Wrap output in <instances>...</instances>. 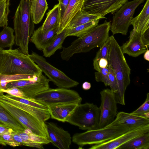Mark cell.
Instances as JSON below:
<instances>
[{"mask_svg": "<svg viewBox=\"0 0 149 149\" xmlns=\"http://www.w3.org/2000/svg\"><path fill=\"white\" fill-rule=\"evenodd\" d=\"M109 45L108 60L115 75L117 91L115 93L117 103L125 105V94L130 82L131 69L127 63L121 47L113 36L109 37Z\"/></svg>", "mask_w": 149, "mask_h": 149, "instance_id": "cell-1", "label": "cell"}, {"mask_svg": "<svg viewBox=\"0 0 149 149\" xmlns=\"http://www.w3.org/2000/svg\"><path fill=\"white\" fill-rule=\"evenodd\" d=\"M111 22L105 20L75 40L68 47H64L60 53L61 58L68 61L75 54L87 52L94 48L100 47L109 37Z\"/></svg>", "mask_w": 149, "mask_h": 149, "instance_id": "cell-2", "label": "cell"}, {"mask_svg": "<svg viewBox=\"0 0 149 149\" xmlns=\"http://www.w3.org/2000/svg\"><path fill=\"white\" fill-rule=\"evenodd\" d=\"M0 73L5 75H38L42 72L38 65L18 48L0 51Z\"/></svg>", "mask_w": 149, "mask_h": 149, "instance_id": "cell-3", "label": "cell"}, {"mask_svg": "<svg viewBox=\"0 0 149 149\" xmlns=\"http://www.w3.org/2000/svg\"><path fill=\"white\" fill-rule=\"evenodd\" d=\"M29 0H20L13 19L15 44L24 54L29 55L28 44L34 31L30 13Z\"/></svg>", "mask_w": 149, "mask_h": 149, "instance_id": "cell-4", "label": "cell"}, {"mask_svg": "<svg viewBox=\"0 0 149 149\" xmlns=\"http://www.w3.org/2000/svg\"><path fill=\"white\" fill-rule=\"evenodd\" d=\"M135 128L107 126L102 128L87 130L84 132L75 133L72 136V141L74 143L81 146L97 145L114 139Z\"/></svg>", "mask_w": 149, "mask_h": 149, "instance_id": "cell-5", "label": "cell"}, {"mask_svg": "<svg viewBox=\"0 0 149 149\" xmlns=\"http://www.w3.org/2000/svg\"><path fill=\"white\" fill-rule=\"evenodd\" d=\"M100 109L93 103L79 104L67 122L78 127L83 130H90L98 128Z\"/></svg>", "mask_w": 149, "mask_h": 149, "instance_id": "cell-6", "label": "cell"}, {"mask_svg": "<svg viewBox=\"0 0 149 149\" xmlns=\"http://www.w3.org/2000/svg\"><path fill=\"white\" fill-rule=\"evenodd\" d=\"M0 105L19 121L25 129H29L34 133L45 137L49 140L45 122L0 99Z\"/></svg>", "mask_w": 149, "mask_h": 149, "instance_id": "cell-7", "label": "cell"}, {"mask_svg": "<svg viewBox=\"0 0 149 149\" xmlns=\"http://www.w3.org/2000/svg\"><path fill=\"white\" fill-rule=\"evenodd\" d=\"M28 56L48 77L49 81L58 88L69 89L79 85L78 82L72 79L62 71L51 65L42 56L34 52Z\"/></svg>", "mask_w": 149, "mask_h": 149, "instance_id": "cell-8", "label": "cell"}, {"mask_svg": "<svg viewBox=\"0 0 149 149\" xmlns=\"http://www.w3.org/2000/svg\"><path fill=\"white\" fill-rule=\"evenodd\" d=\"M34 99L47 106L69 103H81L82 98L76 91L58 88L48 89L36 95Z\"/></svg>", "mask_w": 149, "mask_h": 149, "instance_id": "cell-9", "label": "cell"}, {"mask_svg": "<svg viewBox=\"0 0 149 149\" xmlns=\"http://www.w3.org/2000/svg\"><path fill=\"white\" fill-rule=\"evenodd\" d=\"M145 0H133L127 1L113 15L110 29L113 34L120 33L127 35L135 10Z\"/></svg>", "mask_w": 149, "mask_h": 149, "instance_id": "cell-10", "label": "cell"}, {"mask_svg": "<svg viewBox=\"0 0 149 149\" xmlns=\"http://www.w3.org/2000/svg\"><path fill=\"white\" fill-rule=\"evenodd\" d=\"M50 81L42 74L33 75L29 77L10 82L6 85L7 89L17 88L25 97L34 98L37 94L49 88Z\"/></svg>", "mask_w": 149, "mask_h": 149, "instance_id": "cell-11", "label": "cell"}, {"mask_svg": "<svg viewBox=\"0 0 149 149\" xmlns=\"http://www.w3.org/2000/svg\"><path fill=\"white\" fill-rule=\"evenodd\" d=\"M101 103L98 128L106 127L112 123L117 113V102L115 93L106 88L100 92Z\"/></svg>", "mask_w": 149, "mask_h": 149, "instance_id": "cell-12", "label": "cell"}, {"mask_svg": "<svg viewBox=\"0 0 149 149\" xmlns=\"http://www.w3.org/2000/svg\"><path fill=\"white\" fill-rule=\"evenodd\" d=\"M128 0H85L82 10L106 18L104 16L117 11Z\"/></svg>", "mask_w": 149, "mask_h": 149, "instance_id": "cell-13", "label": "cell"}, {"mask_svg": "<svg viewBox=\"0 0 149 149\" xmlns=\"http://www.w3.org/2000/svg\"><path fill=\"white\" fill-rule=\"evenodd\" d=\"M149 132V124L131 129L110 140L94 145L90 149H117L120 146L136 136Z\"/></svg>", "mask_w": 149, "mask_h": 149, "instance_id": "cell-14", "label": "cell"}, {"mask_svg": "<svg viewBox=\"0 0 149 149\" xmlns=\"http://www.w3.org/2000/svg\"><path fill=\"white\" fill-rule=\"evenodd\" d=\"M45 123L50 143L59 149H69L72 140L70 133L53 123Z\"/></svg>", "mask_w": 149, "mask_h": 149, "instance_id": "cell-15", "label": "cell"}, {"mask_svg": "<svg viewBox=\"0 0 149 149\" xmlns=\"http://www.w3.org/2000/svg\"><path fill=\"white\" fill-rule=\"evenodd\" d=\"M141 36L140 33L132 29L128 40L121 47L123 53L134 57L144 53L147 49L142 42Z\"/></svg>", "mask_w": 149, "mask_h": 149, "instance_id": "cell-16", "label": "cell"}, {"mask_svg": "<svg viewBox=\"0 0 149 149\" xmlns=\"http://www.w3.org/2000/svg\"><path fill=\"white\" fill-rule=\"evenodd\" d=\"M149 124V118L135 115L131 113L120 111L117 113L113 121L107 126H123L135 128Z\"/></svg>", "mask_w": 149, "mask_h": 149, "instance_id": "cell-17", "label": "cell"}, {"mask_svg": "<svg viewBox=\"0 0 149 149\" xmlns=\"http://www.w3.org/2000/svg\"><path fill=\"white\" fill-rule=\"evenodd\" d=\"M58 27L48 31H44L41 27L35 30L30 40L38 50L43 51L49 46L56 38Z\"/></svg>", "mask_w": 149, "mask_h": 149, "instance_id": "cell-18", "label": "cell"}, {"mask_svg": "<svg viewBox=\"0 0 149 149\" xmlns=\"http://www.w3.org/2000/svg\"><path fill=\"white\" fill-rule=\"evenodd\" d=\"M77 103H69L47 105L50 117L63 123L67 122L77 106Z\"/></svg>", "mask_w": 149, "mask_h": 149, "instance_id": "cell-19", "label": "cell"}, {"mask_svg": "<svg viewBox=\"0 0 149 149\" xmlns=\"http://www.w3.org/2000/svg\"><path fill=\"white\" fill-rule=\"evenodd\" d=\"M0 99L27 112L44 122L49 120L50 117L48 110L39 109L23 104L6 97L3 93H0Z\"/></svg>", "mask_w": 149, "mask_h": 149, "instance_id": "cell-20", "label": "cell"}, {"mask_svg": "<svg viewBox=\"0 0 149 149\" xmlns=\"http://www.w3.org/2000/svg\"><path fill=\"white\" fill-rule=\"evenodd\" d=\"M85 0H70L65 12L61 17L56 33L67 28L72 19L83 7Z\"/></svg>", "mask_w": 149, "mask_h": 149, "instance_id": "cell-21", "label": "cell"}, {"mask_svg": "<svg viewBox=\"0 0 149 149\" xmlns=\"http://www.w3.org/2000/svg\"><path fill=\"white\" fill-rule=\"evenodd\" d=\"M16 132L23 140V146L43 149L44 145L50 143L47 138L37 135L28 129L24 131Z\"/></svg>", "mask_w": 149, "mask_h": 149, "instance_id": "cell-22", "label": "cell"}, {"mask_svg": "<svg viewBox=\"0 0 149 149\" xmlns=\"http://www.w3.org/2000/svg\"><path fill=\"white\" fill-rule=\"evenodd\" d=\"M133 30L141 35L149 29V0H146L140 13L132 18L130 23Z\"/></svg>", "mask_w": 149, "mask_h": 149, "instance_id": "cell-23", "label": "cell"}, {"mask_svg": "<svg viewBox=\"0 0 149 149\" xmlns=\"http://www.w3.org/2000/svg\"><path fill=\"white\" fill-rule=\"evenodd\" d=\"M61 17V6L58 3L47 13L46 19L41 26L42 30L45 31L58 27Z\"/></svg>", "mask_w": 149, "mask_h": 149, "instance_id": "cell-24", "label": "cell"}, {"mask_svg": "<svg viewBox=\"0 0 149 149\" xmlns=\"http://www.w3.org/2000/svg\"><path fill=\"white\" fill-rule=\"evenodd\" d=\"M30 13L34 24L39 23L48 9L46 0H29Z\"/></svg>", "mask_w": 149, "mask_h": 149, "instance_id": "cell-25", "label": "cell"}, {"mask_svg": "<svg viewBox=\"0 0 149 149\" xmlns=\"http://www.w3.org/2000/svg\"><path fill=\"white\" fill-rule=\"evenodd\" d=\"M0 126L12 129L14 131L22 132L25 128L0 105Z\"/></svg>", "mask_w": 149, "mask_h": 149, "instance_id": "cell-26", "label": "cell"}, {"mask_svg": "<svg viewBox=\"0 0 149 149\" xmlns=\"http://www.w3.org/2000/svg\"><path fill=\"white\" fill-rule=\"evenodd\" d=\"M149 132L143 134L120 146L117 149H149Z\"/></svg>", "mask_w": 149, "mask_h": 149, "instance_id": "cell-27", "label": "cell"}, {"mask_svg": "<svg viewBox=\"0 0 149 149\" xmlns=\"http://www.w3.org/2000/svg\"><path fill=\"white\" fill-rule=\"evenodd\" d=\"M104 18L89 13L81 10L72 18L67 28H74L94 20H100Z\"/></svg>", "mask_w": 149, "mask_h": 149, "instance_id": "cell-28", "label": "cell"}, {"mask_svg": "<svg viewBox=\"0 0 149 149\" xmlns=\"http://www.w3.org/2000/svg\"><path fill=\"white\" fill-rule=\"evenodd\" d=\"M66 28L60 33L57 34L56 37L52 43L42 51L43 55L46 57H49L53 55L56 51L63 48L62 44L67 37Z\"/></svg>", "mask_w": 149, "mask_h": 149, "instance_id": "cell-29", "label": "cell"}, {"mask_svg": "<svg viewBox=\"0 0 149 149\" xmlns=\"http://www.w3.org/2000/svg\"><path fill=\"white\" fill-rule=\"evenodd\" d=\"M99 19L94 20L71 28L67 29L66 37L70 36L79 37L83 36L98 24Z\"/></svg>", "mask_w": 149, "mask_h": 149, "instance_id": "cell-30", "label": "cell"}, {"mask_svg": "<svg viewBox=\"0 0 149 149\" xmlns=\"http://www.w3.org/2000/svg\"><path fill=\"white\" fill-rule=\"evenodd\" d=\"M14 31L11 27L6 26L0 32V48H12L15 43Z\"/></svg>", "mask_w": 149, "mask_h": 149, "instance_id": "cell-31", "label": "cell"}, {"mask_svg": "<svg viewBox=\"0 0 149 149\" xmlns=\"http://www.w3.org/2000/svg\"><path fill=\"white\" fill-rule=\"evenodd\" d=\"M4 95L7 97L19 102L23 104L39 109L48 110V107L47 105L38 101L34 98L26 97H16L10 95L8 94Z\"/></svg>", "mask_w": 149, "mask_h": 149, "instance_id": "cell-32", "label": "cell"}, {"mask_svg": "<svg viewBox=\"0 0 149 149\" xmlns=\"http://www.w3.org/2000/svg\"><path fill=\"white\" fill-rule=\"evenodd\" d=\"M109 45V40L108 38L106 42L100 47L93 60L94 69L97 72L100 71V68L98 64L99 60L101 58H104L108 60Z\"/></svg>", "mask_w": 149, "mask_h": 149, "instance_id": "cell-33", "label": "cell"}, {"mask_svg": "<svg viewBox=\"0 0 149 149\" xmlns=\"http://www.w3.org/2000/svg\"><path fill=\"white\" fill-rule=\"evenodd\" d=\"M32 75L28 74L8 75L0 73V91L7 89L6 85L10 82L26 79Z\"/></svg>", "mask_w": 149, "mask_h": 149, "instance_id": "cell-34", "label": "cell"}, {"mask_svg": "<svg viewBox=\"0 0 149 149\" xmlns=\"http://www.w3.org/2000/svg\"><path fill=\"white\" fill-rule=\"evenodd\" d=\"M10 0L0 5V27L8 25V16L10 12Z\"/></svg>", "mask_w": 149, "mask_h": 149, "instance_id": "cell-35", "label": "cell"}, {"mask_svg": "<svg viewBox=\"0 0 149 149\" xmlns=\"http://www.w3.org/2000/svg\"><path fill=\"white\" fill-rule=\"evenodd\" d=\"M140 117L149 118V93L146 95L145 102L137 109L131 113Z\"/></svg>", "mask_w": 149, "mask_h": 149, "instance_id": "cell-36", "label": "cell"}, {"mask_svg": "<svg viewBox=\"0 0 149 149\" xmlns=\"http://www.w3.org/2000/svg\"><path fill=\"white\" fill-rule=\"evenodd\" d=\"M108 67L104 68H100V71L95 72V79L97 82H103L106 86L109 85Z\"/></svg>", "mask_w": 149, "mask_h": 149, "instance_id": "cell-37", "label": "cell"}, {"mask_svg": "<svg viewBox=\"0 0 149 149\" xmlns=\"http://www.w3.org/2000/svg\"><path fill=\"white\" fill-rule=\"evenodd\" d=\"M108 68L109 70L108 74L109 86L110 87V89L115 93L117 91L116 77L114 72L109 65H108Z\"/></svg>", "mask_w": 149, "mask_h": 149, "instance_id": "cell-38", "label": "cell"}, {"mask_svg": "<svg viewBox=\"0 0 149 149\" xmlns=\"http://www.w3.org/2000/svg\"><path fill=\"white\" fill-rule=\"evenodd\" d=\"M0 136L3 139L7 145L13 147L20 146V144L13 139L10 133L0 134Z\"/></svg>", "mask_w": 149, "mask_h": 149, "instance_id": "cell-39", "label": "cell"}, {"mask_svg": "<svg viewBox=\"0 0 149 149\" xmlns=\"http://www.w3.org/2000/svg\"><path fill=\"white\" fill-rule=\"evenodd\" d=\"M0 93H6L11 95L18 97H25L24 94L19 89L15 87L1 90L0 91Z\"/></svg>", "mask_w": 149, "mask_h": 149, "instance_id": "cell-40", "label": "cell"}, {"mask_svg": "<svg viewBox=\"0 0 149 149\" xmlns=\"http://www.w3.org/2000/svg\"><path fill=\"white\" fill-rule=\"evenodd\" d=\"M149 29L141 35V39L144 46L148 49L149 47Z\"/></svg>", "mask_w": 149, "mask_h": 149, "instance_id": "cell-41", "label": "cell"}, {"mask_svg": "<svg viewBox=\"0 0 149 149\" xmlns=\"http://www.w3.org/2000/svg\"><path fill=\"white\" fill-rule=\"evenodd\" d=\"M70 0H58L61 6V16H62L67 8Z\"/></svg>", "mask_w": 149, "mask_h": 149, "instance_id": "cell-42", "label": "cell"}, {"mask_svg": "<svg viewBox=\"0 0 149 149\" xmlns=\"http://www.w3.org/2000/svg\"><path fill=\"white\" fill-rule=\"evenodd\" d=\"M98 64L100 68H104L108 67V60L104 58H101L98 61Z\"/></svg>", "mask_w": 149, "mask_h": 149, "instance_id": "cell-43", "label": "cell"}, {"mask_svg": "<svg viewBox=\"0 0 149 149\" xmlns=\"http://www.w3.org/2000/svg\"><path fill=\"white\" fill-rule=\"evenodd\" d=\"M13 130L3 127L0 126V134L3 133H11Z\"/></svg>", "mask_w": 149, "mask_h": 149, "instance_id": "cell-44", "label": "cell"}, {"mask_svg": "<svg viewBox=\"0 0 149 149\" xmlns=\"http://www.w3.org/2000/svg\"><path fill=\"white\" fill-rule=\"evenodd\" d=\"M91 85L90 83L87 81L84 82L82 85V88L84 90H88L91 88Z\"/></svg>", "mask_w": 149, "mask_h": 149, "instance_id": "cell-45", "label": "cell"}, {"mask_svg": "<svg viewBox=\"0 0 149 149\" xmlns=\"http://www.w3.org/2000/svg\"><path fill=\"white\" fill-rule=\"evenodd\" d=\"M143 58L145 60L148 61H149V51L148 49H147L144 52Z\"/></svg>", "mask_w": 149, "mask_h": 149, "instance_id": "cell-46", "label": "cell"}, {"mask_svg": "<svg viewBox=\"0 0 149 149\" xmlns=\"http://www.w3.org/2000/svg\"><path fill=\"white\" fill-rule=\"evenodd\" d=\"M0 145L3 146H6L7 144L6 143L3 139L0 136Z\"/></svg>", "mask_w": 149, "mask_h": 149, "instance_id": "cell-47", "label": "cell"}, {"mask_svg": "<svg viewBox=\"0 0 149 149\" xmlns=\"http://www.w3.org/2000/svg\"><path fill=\"white\" fill-rule=\"evenodd\" d=\"M7 0H0V5Z\"/></svg>", "mask_w": 149, "mask_h": 149, "instance_id": "cell-48", "label": "cell"}, {"mask_svg": "<svg viewBox=\"0 0 149 149\" xmlns=\"http://www.w3.org/2000/svg\"><path fill=\"white\" fill-rule=\"evenodd\" d=\"M3 49L1 48H0V51L1 50Z\"/></svg>", "mask_w": 149, "mask_h": 149, "instance_id": "cell-49", "label": "cell"}]
</instances>
